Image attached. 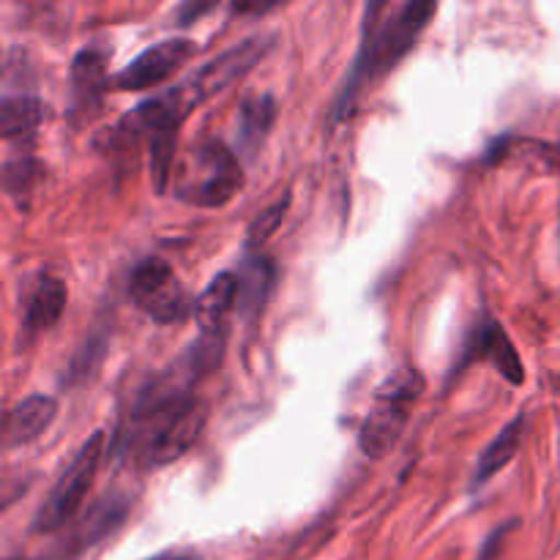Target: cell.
I'll return each instance as SVG.
<instances>
[{"mask_svg": "<svg viewBox=\"0 0 560 560\" xmlns=\"http://www.w3.org/2000/svg\"><path fill=\"white\" fill-rule=\"evenodd\" d=\"M268 49H271V38L266 36L246 38V42L235 44V47L224 49L222 55L208 60L200 71H195L189 80L180 82V85L175 88V93H178L184 107L191 113L197 104L208 102V98L217 96L219 91H224V88L238 82L244 74H249L252 66H255Z\"/></svg>", "mask_w": 560, "mask_h": 560, "instance_id": "cell-7", "label": "cell"}, {"mask_svg": "<svg viewBox=\"0 0 560 560\" xmlns=\"http://www.w3.org/2000/svg\"><path fill=\"white\" fill-rule=\"evenodd\" d=\"M145 560H200L195 552H186V550H167V552H159V556L145 558Z\"/></svg>", "mask_w": 560, "mask_h": 560, "instance_id": "cell-25", "label": "cell"}, {"mask_svg": "<svg viewBox=\"0 0 560 560\" xmlns=\"http://www.w3.org/2000/svg\"><path fill=\"white\" fill-rule=\"evenodd\" d=\"M277 120V102L271 96H249L238 109V145L246 156L260 151L262 140Z\"/></svg>", "mask_w": 560, "mask_h": 560, "instance_id": "cell-15", "label": "cell"}, {"mask_svg": "<svg viewBox=\"0 0 560 560\" xmlns=\"http://www.w3.org/2000/svg\"><path fill=\"white\" fill-rule=\"evenodd\" d=\"M44 180V164L33 156L11 159L3 167V186L11 197L22 200L31 195L38 184Z\"/></svg>", "mask_w": 560, "mask_h": 560, "instance_id": "cell-19", "label": "cell"}, {"mask_svg": "<svg viewBox=\"0 0 560 560\" xmlns=\"http://www.w3.org/2000/svg\"><path fill=\"white\" fill-rule=\"evenodd\" d=\"M213 9H217V3H186V5H180L178 25H191L197 16L208 14V11H213Z\"/></svg>", "mask_w": 560, "mask_h": 560, "instance_id": "cell-21", "label": "cell"}, {"mask_svg": "<svg viewBox=\"0 0 560 560\" xmlns=\"http://www.w3.org/2000/svg\"><path fill=\"white\" fill-rule=\"evenodd\" d=\"M241 310L260 312L266 304V295L273 284V266L268 257L249 255L241 266Z\"/></svg>", "mask_w": 560, "mask_h": 560, "instance_id": "cell-17", "label": "cell"}, {"mask_svg": "<svg viewBox=\"0 0 560 560\" xmlns=\"http://www.w3.org/2000/svg\"><path fill=\"white\" fill-rule=\"evenodd\" d=\"M241 299V279L235 271H224L213 277V282L202 290L195 304V320L202 337H213L224 328V320L233 312L235 301Z\"/></svg>", "mask_w": 560, "mask_h": 560, "instance_id": "cell-12", "label": "cell"}, {"mask_svg": "<svg viewBox=\"0 0 560 560\" xmlns=\"http://www.w3.org/2000/svg\"><path fill=\"white\" fill-rule=\"evenodd\" d=\"M129 498H118V495H104L102 501L93 503L85 514L71 523L69 536L63 539V550L60 556L63 558H77L80 552H85L88 547L98 545L102 539H107L113 530H118L120 525L126 523L129 517Z\"/></svg>", "mask_w": 560, "mask_h": 560, "instance_id": "cell-9", "label": "cell"}, {"mask_svg": "<svg viewBox=\"0 0 560 560\" xmlns=\"http://www.w3.org/2000/svg\"><path fill=\"white\" fill-rule=\"evenodd\" d=\"M195 52L197 47L189 38H167L162 44H153L131 63H126L118 74L109 77L107 91H148V88L162 85L180 66L189 63Z\"/></svg>", "mask_w": 560, "mask_h": 560, "instance_id": "cell-8", "label": "cell"}, {"mask_svg": "<svg viewBox=\"0 0 560 560\" xmlns=\"http://www.w3.org/2000/svg\"><path fill=\"white\" fill-rule=\"evenodd\" d=\"M288 208H290V195H284L282 200H277L273 206H268L266 211L257 213V219L249 224V230H246V244L249 246L266 244V241L271 238L279 228H282Z\"/></svg>", "mask_w": 560, "mask_h": 560, "instance_id": "cell-20", "label": "cell"}, {"mask_svg": "<svg viewBox=\"0 0 560 560\" xmlns=\"http://www.w3.org/2000/svg\"><path fill=\"white\" fill-rule=\"evenodd\" d=\"M506 530H509V528H498L495 534H492L490 539L485 541V547H481L479 560H495V556H498V541H501L503 536H506Z\"/></svg>", "mask_w": 560, "mask_h": 560, "instance_id": "cell-22", "label": "cell"}, {"mask_svg": "<svg viewBox=\"0 0 560 560\" xmlns=\"http://www.w3.org/2000/svg\"><path fill=\"white\" fill-rule=\"evenodd\" d=\"M104 448H107V438L104 432H93L82 448L77 452V457L71 459L69 468L60 474V479L55 481V487L49 490L47 501L38 509L36 520H33V528L36 530H60L63 525H71L80 514L82 501H85L88 490H91L93 479L98 474V465H102Z\"/></svg>", "mask_w": 560, "mask_h": 560, "instance_id": "cell-5", "label": "cell"}, {"mask_svg": "<svg viewBox=\"0 0 560 560\" xmlns=\"http://www.w3.org/2000/svg\"><path fill=\"white\" fill-rule=\"evenodd\" d=\"M71 82H74L77 93H88V96L107 91V55L98 52V49H82L71 63Z\"/></svg>", "mask_w": 560, "mask_h": 560, "instance_id": "cell-18", "label": "cell"}, {"mask_svg": "<svg viewBox=\"0 0 560 560\" xmlns=\"http://www.w3.org/2000/svg\"><path fill=\"white\" fill-rule=\"evenodd\" d=\"M386 9V3L366 5L359 55H355L353 71H350L348 88L339 98V118H348L353 113L361 85L388 74L416 47L419 36L427 31L432 16L438 14V3H430V0H424V3L413 0V3L397 5V9H392V16L383 20Z\"/></svg>", "mask_w": 560, "mask_h": 560, "instance_id": "cell-1", "label": "cell"}, {"mask_svg": "<svg viewBox=\"0 0 560 560\" xmlns=\"http://www.w3.org/2000/svg\"><path fill=\"white\" fill-rule=\"evenodd\" d=\"M525 424H528V421H525V413H520L517 419L509 421V424L498 432L495 441H492L490 446L481 452L479 468H476V474H474V487L487 485V481H490L498 470H503L514 457H517L520 446H523V438H525Z\"/></svg>", "mask_w": 560, "mask_h": 560, "instance_id": "cell-14", "label": "cell"}, {"mask_svg": "<svg viewBox=\"0 0 560 560\" xmlns=\"http://www.w3.org/2000/svg\"><path fill=\"white\" fill-rule=\"evenodd\" d=\"M474 361H487V364L495 366L503 377H506L512 386H523L525 383V366L523 359H520L517 348L509 339V334L503 331L501 323L487 320L481 323L474 331V337L465 345V355L459 361V370H465Z\"/></svg>", "mask_w": 560, "mask_h": 560, "instance_id": "cell-10", "label": "cell"}, {"mask_svg": "<svg viewBox=\"0 0 560 560\" xmlns=\"http://www.w3.org/2000/svg\"><path fill=\"white\" fill-rule=\"evenodd\" d=\"M47 115V107L38 96H5L0 104V135L5 140L31 135Z\"/></svg>", "mask_w": 560, "mask_h": 560, "instance_id": "cell-16", "label": "cell"}, {"mask_svg": "<svg viewBox=\"0 0 560 560\" xmlns=\"http://www.w3.org/2000/svg\"><path fill=\"white\" fill-rule=\"evenodd\" d=\"M244 189L238 156L219 140L191 145L175 162L173 191L180 202L195 208H222Z\"/></svg>", "mask_w": 560, "mask_h": 560, "instance_id": "cell-3", "label": "cell"}, {"mask_svg": "<svg viewBox=\"0 0 560 560\" xmlns=\"http://www.w3.org/2000/svg\"><path fill=\"white\" fill-rule=\"evenodd\" d=\"M120 448L135 443L142 468H164L184 457L206 427V408L195 397L145 413H129Z\"/></svg>", "mask_w": 560, "mask_h": 560, "instance_id": "cell-2", "label": "cell"}, {"mask_svg": "<svg viewBox=\"0 0 560 560\" xmlns=\"http://www.w3.org/2000/svg\"><path fill=\"white\" fill-rule=\"evenodd\" d=\"M129 295L159 326H175V323L186 320L189 310L195 312L175 271L162 257H145L142 262H137L129 277Z\"/></svg>", "mask_w": 560, "mask_h": 560, "instance_id": "cell-6", "label": "cell"}, {"mask_svg": "<svg viewBox=\"0 0 560 560\" xmlns=\"http://www.w3.org/2000/svg\"><path fill=\"white\" fill-rule=\"evenodd\" d=\"M277 9L273 3H257V5H249V3H233L230 5V11H235V14H266V11Z\"/></svg>", "mask_w": 560, "mask_h": 560, "instance_id": "cell-23", "label": "cell"}, {"mask_svg": "<svg viewBox=\"0 0 560 560\" xmlns=\"http://www.w3.org/2000/svg\"><path fill=\"white\" fill-rule=\"evenodd\" d=\"M58 416V399L47 397V394H33V397L22 399L20 405L9 410L3 424L5 448L25 446L33 443Z\"/></svg>", "mask_w": 560, "mask_h": 560, "instance_id": "cell-11", "label": "cell"}, {"mask_svg": "<svg viewBox=\"0 0 560 560\" xmlns=\"http://www.w3.org/2000/svg\"><path fill=\"white\" fill-rule=\"evenodd\" d=\"M66 301H69V290H66L63 279L42 273L25 295V317H22V323H25L27 331L52 328L63 317Z\"/></svg>", "mask_w": 560, "mask_h": 560, "instance_id": "cell-13", "label": "cell"}, {"mask_svg": "<svg viewBox=\"0 0 560 560\" xmlns=\"http://www.w3.org/2000/svg\"><path fill=\"white\" fill-rule=\"evenodd\" d=\"M541 148V159L547 162V167L560 170V142L556 145H539Z\"/></svg>", "mask_w": 560, "mask_h": 560, "instance_id": "cell-24", "label": "cell"}, {"mask_svg": "<svg viewBox=\"0 0 560 560\" xmlns=\"http://www.w3.org/2000/svg\"><path fill=\"white\" fill-rule=\"evenodd\" d=\"M424 388L427 383L419 370H399L377 386L359 430V448L364 457L383 459L397 446Z\"/></svg>", "mask_w": 560, "mask_h": 560, "instance_id": "cell-4", "label": "cell"}]
</instances>
